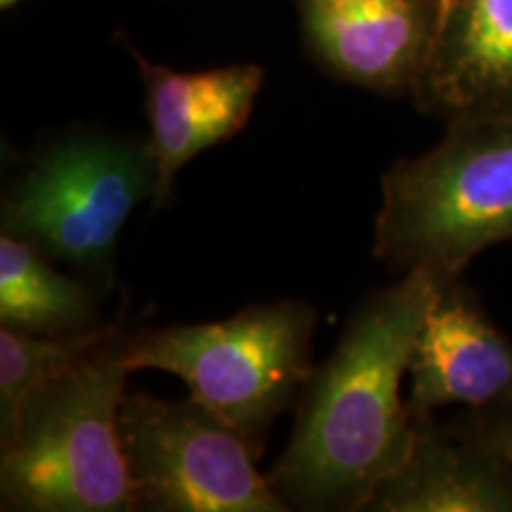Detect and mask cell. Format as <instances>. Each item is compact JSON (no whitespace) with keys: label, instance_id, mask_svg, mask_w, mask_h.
<instances>
[{"label":"cell","instance_id":"1","mask_svg":"<svg viewBox=\"0 0 512 512\" xmlns=\"http://www.w3.org/2000/svg\"><path fill=\"white\" fill-rule=\"evenodd\" d=\"M439 280L401 273L351 313L306 382L297 422L268 482L290 510L358 512L399 470L415 437L401 384Z\"/></svg>","mask_w":512,"mask_h":512},{"label":"cell","instance_id":"2","mask_svg":"<svg viewBox=\"0 0 512 512\" xmlns=\"http://www.w3.org/2000/svg\"><path fill=\"white\" fill-rule=\"evenodd\" d=\"M128 335L119 325L67 373L36 389L0 437V508L138 510L119 434Z\"/></svg>","mask_w":512,"mask_h":512},{"label":"cell","instance_id":"3","mask_svg":"<svg viewBox=\"0 0 512 512\" xmlns=\"http://www.w3.org/2000/svg\"><path fill=\"white\" fill-rule=\"evenodd\" d=\"M512 240V117L446 121L425 155L382 178L373 254L396 273L458 278L486 247Z\"/></svg>","mask_w":512,"mask_h":512},{"label":"cell","instance_id":"4","mask_svg":"<svg viewBox=\"0 0 512 512\" xmlns=\"http://www.w3.org/2000/svg\"><path fill=\"white\" fill-rule=\"evenodd\" d=\"M157 159L150 136L74 126L36 145L8 176L0 233L107 290L119 235L138 204L155 202Z\"/></svg>","mask_w":512,"mask_h":512},{"label":"cell","instance_id":"5","mask_svg":"<svg viewBox=\"0 0 512 512\" xmlns=\"http://www.w3.org/2000/svg\"><path fill=\"white\" fill-rule=\"evenodd\" d=\"M316 325V309L297 299L252 304L214 323L131 332L126 366L181 377L188 396L261 456L271 425L299 401L313 373Z\"/></svg>","mask_w":512,"mask_h":512},{"label":"cell","instance_id":"6","mask_svg":"<svg viewBox=\"0 0 512 512\" xmlns=\"http://www.w3.org/2000/svg\"><path fill=\"white\" fill-rule=\"evenodd\" d=\"M119 434L138 510L287 512L259 453L192 396L126 394Z\"/></svg>","mask_w":512,"mask_h":512},{"label":"cell","instance_id":"7","mask_svg":"<svg viewBox=\"0 0 512 512\" xmlns=\"http://www.w3.org/2000/svg\"><path fill=\"white\" fill-rule=\"evenodd\" d=\"M313 60L337 81L380 95L418 86L439 29V0H297Z\"/></svg>","mask_w":512,"mask_h":512},{"label":"cell","instance_id":"8","mask_svg":"<svg viewBox=\"0 0 512 512\" xmlns=\"http://www.w3.org/2000/svg\"><path fill=\"white\" fill-rule=\"evenodd\" d=\"M408 408H484L512 396V342L463 280H439L408 366Z\"/></svg>","mask_w":512,"mask_h":512},{"label":"cell","instance_id":"9","mask_svg":"<svg viewBox=\"0 0 512 512\" xmlns=\"http://www.w3.org/2000/svg\"><path fill=\"white\" fill-rule=\"evenodd\" d=\"M145 91V117L157 159L155 209L171 197L176 176L200 152L226 143L252 117L264 69L254 62L204 72H174L133 50Z\"/></svg>","mask_w":512,"mask_h":512},{"label":"cell","instance_id":"10","mask_svg":"<svg viewBox=\"0 0 512 512\" xmlns=\"http://www.w3.org/2000/svg\"><path fill=\"white\" fill-rule=\"evenodd\" d=\"M413 98L444 121L512 117V0H446Z\"/></svg>","mask_w":512,"mask_h":512},{"label":"cell","instance_id":"11","mask_svg":"<svg viewBox=\"0 0 512 512\" xmlns=\"http://www.w3.org/2000/svg\"><path fill=\"white\" fill-rule=\"evenodd\" d=\"M413 418L411 451L368 512H512V465L437 427L432 415Z\"/></svg>","mask_w":512,"mask_h":512},{"label":"cell","instance_id":"12","mask_svg":"<svg viewBox=\"0 0 512 512\" xmlns=\"http://www.w3.org/2000/svg\"><path fill=\"white\" fill-rule=\"evenodd\" d=\"M53 264L29 242L0 233V325L36 335H72L105 323L98 287Z\"/></svg>","mask_w":512,"mask_h":512},{"label":"cell","instance_id":"13","mask_svg":"<svg viewBox=\"0 0 512 512\" xmlns=\"http://www.w3.org/2000/svg\"><path fill=\"white\" fill-rule=\"evenodd\" d=\"M119 325L102 323L72 335H36L0 325V437L41 384L74 368Z\"/></svg>","mask_w":512,"mask_h":512},{"label":"cell","instance_id":"14","mask_svg":"<svg viewBox=\"0 0 512 512\" xmlns=\"http://www.w3.org/2000/svg\"><path fill=\"white\" fill-rule=\"evenodd\" d=\"M448 427L472 446L512 465V396L491 406L470 408V413Z\"/></svg>","mask_w":512,"mask_h":512},{"label":"cell","instance_id":"15","mask_svg":"<svg viewBox=\"0 0 512 512\" xmlns=\"http://www.w3.org/2000/svg\"><path fill=\"white\" fill-rule=\"evenodd\" d=\"M17 3H19V0H0V8H3V10H10V8H15Z\"/></svg>","mask_w":512,"mask_h":512},{"label":"cell","instance_id":"16","mask_svg":"<svg viewBox=\"0 0 512 512\" xmlns=\"http://www.w3.org/2000/svg\"><path fill=\"white\" fill-rule=\"evenodd\" d=\"M446 5V0H439V12H441V8H444Z\"/></svg>","mask_w":512,"mask_h":512}]
</instances>
